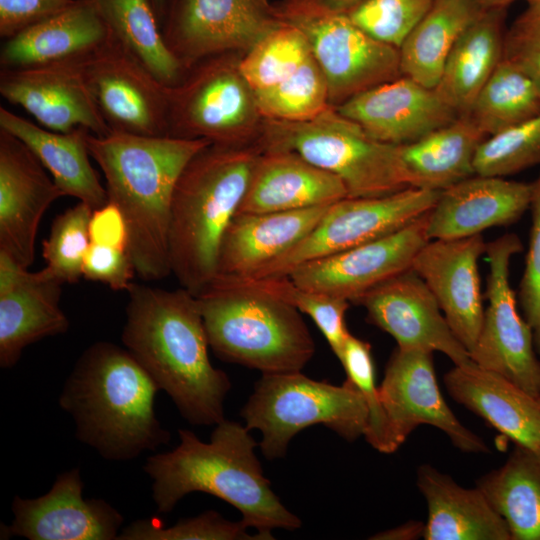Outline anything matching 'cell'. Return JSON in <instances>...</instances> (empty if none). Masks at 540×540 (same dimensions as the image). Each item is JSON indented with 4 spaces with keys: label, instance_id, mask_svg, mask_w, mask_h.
Returning a JSON list of instances; mask_svg holds the SVG:
<instances>
[{
    "label": "cell",
    "instance_id": "obj_39",
    "mask_svg": "<svg viewBox=\"0 0 540 540\" xmlns=\"http://www.w3.org/2000/svg\"><path fill=\"white\" fill-rule=\"evenodd\" d=\"M93 209L83 202L66 209L53 220L42 242L46 273L63 284L82 277L83 260L90 245L89 221Z\"/></svg>",
    "mask_w": 540,
    "mask_h": 540
},
{
    "label": "cell",
    "instance_id": "obj_45",
    "mask_svg": "<svg viewBox=\"0 0 540 540\" xmlns=\"http://www.w3.org/2000/svg\"><path fill=\"white\" fill-rule=\"evenodd\" d=\"M530 210V240L517 300L532 329L536 352L540 354V175L533 182Z\"/></svg>",
    "mask_w": 540,
    "mask_h": 540
},
{
    "label": "cell",
    "instance_id": "obj_11",
    "mask_svg": "<svg viewBox=\"0 0 540 540\" xmlns=\"http://www.w3.org/2000/svg\"><path fill=\"white\" fill-rule=\"evenodd\" d=\"M224 53L205 57L190 75L169 87V136L240 145L260 113L255 95Z\"/></svg>",
    "mask_w": 540,
    "mask_h": 540
},
{
    "label": "cell",
    "instance_id": "obj_47",
    "mask_svg": "<svg viewBox=\"0 0 540 540\" xmlns=\"http://www.w3.org/2000/svg\"><path fill=\"white\" fill-rule=\"evenodd\" d=\"M136 273L128 250L90 242L83 260L82 276L115 291L128 290Z\"/></svg>",
    "mask_w": 540,
    "mask_h": 540
},
{
    "label": "cell",
    "instance_id": "obj_22",
    "mask_svg": "<svg viewBox=\"0 0 540 540\" xmlns=\"http://www.w3.org/2000/svg\"><path fill=\"white\" fill-rule=\"evenodd\" d=\"M336 109L372 138L397 146L412 143L460 116L436 88L404 75L357 94Z\"/></svg>",
    "mask_w": 540,
    "mask_h": 540
},
{
    "label": "cell",
    "instance_id": "obj_25",
    "mask_svg": "<svg viewBox=\"0 0 540 540\" xmlns=\"http://www.w3.org/2000/svg\"><path fill=\"white\" fill-rule=\"evenodd\" d=\"M113 38L95 0H74L63 11L5 40L0 66L81 64Z\"/></svg>",
    "mask_w": 540,
    "mask_h": 540
},
{
    "label": "cell",
    "instance_id": "obj_54",
    "mask_svg": "<svg viewBox=\"0 0 540 540\" xmlns=\"http://www.w3.org/2000/svg\"><path fill=\"white\" fill-rule=\"evenodd\" d=\"M527 4H537L540 5V0H524Z\"/></svg>",
    "mask_w": 540,
    "mask_h": 540
},
{
    "label": "cell",
    "instance_id": "obj_17",
    "mask_svg": "<svg viewBox=\"0 0 540 540\" xmlns=\"http://www.w3.org/2000/svg\"><path fill=\"white\" fill-rule=\"evenodd\" d=\"M83 486L79 469L74 468L59 474L51 489L40 497L15 496L11 505L13 521L1 528V539H118L123 516L103 499H85Z\"/></svg>",
    "mask_w": 540,
    "mask_h": 540
},
{
    "label": "cell",
    "instance_id": "obj_9",
    "mask_svg": "<svg viewBox=\"0 0 540 540\" xmlns=\"http://www.w3.org/2000/svg\"><path fill=\"white\" fill-rule=\"evenodd\" d=\"M275 13L305 35L331 106L402 75L399 49L372 38L345 13L300 0H285Z\"/></svg>",
    "mask_w": 540,
    "mask_h": 540
},
{
    "label": "cell",
    "instance_id": "obj_31",
    "mask_svg": "<svg viewBox=\"0 0 540 540\" xmlns=\"http://www.w3.org/2000/svg\"><path fill=\"white\" fill-rule=\"evenodd\" d=\"M506 9H488L465 29L435 87L459 115L471 108L479 91L504 57Z\"/></svg>",
    "mask_w": 540,
    "mask_h": 540
},
{
    "label": "cell",
    "instance_id": "obj_52",
    "mask_svg": "<svg viewBox=\"0 0 540 540\" xmlns=\"http://www.w3.org/2000/svg\"><path fill=\"white\" fill-rule=\"evenodd\" d=\"M483 10L506 9L515 0H474Z\"/></svg>",
    "mask_w": 540,
    "mask_h": 540
},
{
    "label": "cell",
    "instance_id": "obj_6",
    "mask_svg": "<svg viewBox=\"0 0 540 540\" xmlns=\"http://www.w3.org/2000/svg\"><path fill=\"white\" fill-rule=\"evenodd\" d=\"M209 347L262 374L301 371L315 344L300 312L252 279L217 275L195 295Z\"/></svg>",
    "mask_w": 540,
    "mask_h": 540
},
{
    "label": "cell",
    "instance_id": "obj_46",
    "mask_svg": "<svg viewBox=\"0 0 540 540\" xmlns=\"http://www.w3.org/2000/svg\"><path fill=\"white\" fill-rule=\"evenodd\" d=\"M503 58L523 71L540 94V5L528 4L506 30Z\"/></svg>",
    "mask_w": 540,
    "mask_h": 540
},
{
    "label": "cell",
    "instance_id": "obj_40",
    "mask_svg": "<svg viewBox=\"0 0 540 540\" xmlns=\"http://www.w3.org/2000/svg\"><path fill=\"white\" fill-rule=\"evenodd\" d=\"M268 293L293 306L311 318L339 359L350 335L345 314L350 306L346 299L300 287L290 277L250 278Z\"/></svg>",
    "mask_w": 540,
    "mask_h": 540
},
{
    "label": "cell",
    "instance_id": "obj_10",
    "mask_svg": "<svg viewBox=\"0 0 540 540\" xmlns=\"http://www.w3.org/2000/svg\"><path fill=\"white\" fill-rule=\"evenodd\" d=\"M440 191L416 187L378 197H346L325 214L298 244L247 278L286 277L298 266L400 230L435 205Z\"/></svg>",
    "mask_w": 540,
    "mask_h": 540
},
{
    "label": "cell",
    "instance_id": "obj_50",
    "mask_svg": "<svg viewBox=\"0 0 540 540\" xmlns=\"http://www.w3.org/2000/svg\"><path fill=\"white\" fill-rule=\"evenodd\" d=\"M425 524L410 520L398 527L382 531L370 539L374 540H415L424 536Z\"/></svg>",
    "mask_w": 540,
    "mask_h": 540
},
{
    "label": "cell",
    "instance_id": "obj_26",
    "mask_svg": "<svg viewBox=\"0 0 540 540\" xmlns=\"http://www.w3.org/2000/svg\"><path fill=\"white\" fill-rule=\"evenodd\" d=\"M348 197L334 174L287 150L267 149L257 158L238 212H285L327 206Z\"/></svg>",
    "mask_w": 540,
    "mask_h": 540
},
{
    "label": "cell",
    "instance_id": "obj_36",
    "mask_svg": "<svg viewBox=\"0 0 540 540\" xmlns=\"http://www.w3.org/2000/svg\"><path fill=\"white\" fill-rule=\"evenodd\" d=\"M539 114L540 94L536 87L523 71L504 58L466 113L487 137Z\"/></svg>",
    "mask_w": 540,
    "mask_h": 540
},
{
    "label": "cell",
    "instance_id": "obj_8",
    "mask_svg": "<svg viewBox=\"0 0 540 540\" xmlns=\"http://www.w3.org/2000/svg\"><path fill=\"white\" fill-rule=\"evenodd\" d=\"M247 429L262 434L267 459L285 455L301 430L322 424L348 441L364 436L368 407L356 385L317 381L301 371L263 374L241 411Z\"/></svg>",
    "mask_w": 540,
    "mask_h": 540
},
{
    "label": "cell",
    "instance_id": "obj_41",
    "mask_svg": "<svg viewBox=\"0 0 540 540\" xmlns=\"http://www.w3.org/2000/svg\"><path fill=\"white\" fill-rule=\"evenodd\" d=\"M540 164V114L488 136L479 146L475 174L505 177Z\"/></svg>",
    "mask_w": 540,
    "mask_h": 540
},
{
    "label": "cell",
    "instance_id": "obj_13",
    "mask_svg": "<svg viewBox=\"0 0 540 540\" xmlns=\"http://www.w3.org/2000/svg\"><path fill=\"white\" fill-rule=\"evenodd\" d=\"M159 23L186 71L205 57L251 49L280 20L265 0H164Z\"/></svg>",
    "mask_w": 540,
    "mask_h": 540
},
{
    "label": "cell",
    "instance_id": "obj_29",
    "mask_svg": "<svg viewBox=\"0 0 540 540\" xmlns=\"http://www.w3.org/2000/svg\"><path fill=\"white\" fill-rule=\"evenodd\" d=\"M426 499L425 540H512L505 520L476 486L464 488L431 465L417 470Z\"/></svg>",
    "mask_w": 540,
    "mask_h": 540
},
{
    "label": "cell",
    "instance_id": "obj_38",
    "mask_svg": "<svg viewBox=\"0 0 540 540\" xmlns=\"http://www.w3.org/2000/svg\"><path fill=\"white\" fill-rule=\"evenodd\" d=\"M254 95L260 115L269 120L307 121L331 106L326 79L312 55L290 77Z\"/></svg>",
    "mask_w": 540,
    "mask_h": 540
},
{
    "label": "cell",
    "instance_id": "obj_44",
    "mask_svg": "<svg viewBox=\"0 0 540 540\" xmlns=\"http://www.w3.org/2000/svg\"><path fill=\"white\" fill-rule=\"evenodd\" d=\"M433 0H363L350 11V20L372 38L400 48Z\"/></svg>",
    "mask_w": 540,
    "mask_h": 540
},
{
    "label": "cell",
    "instance_id": "obj_28",
    "mask_svg": "<svg viewBox=\"0 0 540 540\" xmlns=\"http://www.w3.org/2000/svg\"><path fill=\"white\" fill-rule=\"evenodd\" d=\"M449 395L515 445L540 448V401L505 377L474 362L444 375Z\"/></svg>",
    "mask_w": 540,
    "mask_h": 540
},
{
    "label": "cell",
    "instance_id": "obj_49",
    "mask_svg": "<svg viewBox=\"0 0 540 540\" xmlns=\"http://www.w3.org/2000/svg\"><path fill=\"white\" fill-rule=\"evenodd\" d=\"M90 242L128 250L129 235L124 216L111 202L92 211L89 221Z\"/></svg>",
    "mask_w": 540,
    "mask_h": 540
},
{
    "label": "cell",
    "instance_id": "obj_21",
    "mask_svg": "<svg viewBox=\"0 0 540 540\" xmlns=\"http://www.w3.org/2000/svg\"><path fill=\"white\" fill-rule=\"evenodd\" d=\"M0 94L23 107L51 131L84 127L96 136L111 132L101 116L80 64L0 69Z\"/></svg>",
    "mask_w": 540,
    "mask_h": 540
},
{
    "label": "cell",
    "instance_id": "obj_35",
    "mask_svg": "<svg viewBox=\"0 0 540 540\" xmlns=\"http://www.w3.org/2000/svg\"><path fill=\"white\" fill-rule=\"evenodd\" d=\"M113 36L164 85L172 87L185 74L167 48L151 0H95Z\"/></svg>",
    "mask_w": 540,
    "mask_h": 540
},
{
    "label": "cell",
    "instance_id": "obj_30",
    "mask_svg": "<svg viewBox=\"0 0 540 540\" xmlns=\"http://www.w3.org/2000/svg\"><path fill=\"white\" fill-rule=\"evenodd\" d=\"M0 129L24 142L51 174L64 196H72L93 210L108 203L106 188L90 162L86 128L62 133L44 129L0 107Z\"/></svg>",
    "mask_w": 540,
    "mask_h": 540
},
{
    "label": "cell",
    "instance_id": "obj_15",
    "mask_svg": "<svg viewBox=\"0 0 540 540\" xmlns=\"http://www.w3.org/2000/svg\"><path fill=\"white\" fill-rule=\"evenodd\" d=\"M391 438L398 449L419 425L443 431L464 452H487L485 442L457 419L439 389L433 352L398 347L386 365L378 387Z\"/></svg>",
    "mask_w": 540,
    "mask_h": 540
},
{
    "label": "cell",
    "instance_id": "obj_34",
    "mask_svg": "<svg viewBox=\"0 0 540 540\" xmlns=\"http://www.w3.org/2000/svg\"><path fill=\"white\" fill-rule=\"evenodd\" d=\"M477 487L505 520L512 540H540V448L515 445Z\"/></svg>",
    "mask_w": 540,
    "mask_h": 540
},
{
    "label": "cell",
    "instance_id": "obj_14",
    "mask_svg": "<svg viewBox=\"0 0 540 540\" xmlns=\"http://www.w3.org/2000/svg\"><path fill=\"white\" fill-rule=\"evenodd\" d=\"M80 67L111 132L169 136V87L115 37Z\"/></svg>",
    "mask_w": 540,
    "mask_h": 540
},
{
    "label": "cell",
    "instance_id": "obj_18",
    "mask_svg": "<svg viewBox=\"0 0 540 540\" xmlns=\"http://www.w3.org/2000/svg\"><path fill=\"white\" fill-rule=\"evenodd\" d=\"M63 196L27 145L0 129V251L29 268L40 221Z\"/></svg>",
    "mask_w": 540,
    "mask_h": 540
},
{
    "label": "cell",
    "instance_id": "obj_51",
    "mask_svg": "<svg viewBox=\"0 0 540 540\" xmlns=\"http://www.w3.org/2000/svg\"><path fill=\"white\" fill-rule=\"evenodd\" d=\"M333 12L347 13L363 0H300Z\"/></svg>",
    "mask_w": 540,
    "mask_h": 540
},
{
    "label": "cell",
    "instance_id": "obj_4",
    "mask_svg": "<svg viewBox=\"0 0 540 540\" xmlns=\"http://www.w3.org/2000/svg\"><path fill=\"white\" fill-rule=\"evenodd\" d=\"M160 388L132 354L100 341L77 360L59 396L75 422L77 439L111 461H127L168 444L156 417Z\"/></svg>",
    "mask_w": 540,
    "mask_h": 540
},
{
    "label": "cell",
    "instance_id": "obj_12",
    "mask_svg": "<svg viewBox=\"0 0 540 540\" xmlns=\"http://www.w3.org/2000/svg\"><path fill=\"white\" fill-rule=\"evenodd\" d=\"M522 250L520 238L513 233L487 243L488 307L469 354L479 367L505 377L540 401V361L533 332L518 311L517 295L509 281L511 258Z\"/></svg>",
    "mask_w": 540,
    "mask_h": 540
},
{
    "label": "cell",
    "instance_id": "obj_43",
    "mask_svg": "<svg viewBox=\"0 0 540 540\" xmlns=\"http://www.w3.org/2000/svg\"><path fill=\"white\" fill-rule=\"evenodd\" d=\"M242 520L225 519L216 511H206L200 515L180 519L170 527H164L158 520H136L119 533L120 540H263L258 534L247 532Z\"/></svg>",
    "mask_w": 540,
    "mask_h": 540
},
{
    "label": "cell",
    "instance_id": "obj_2",
    "mask_svg": "<svg viewBox=\"0 0 540 540\" xmlns=\"http://www.w3.org/2000/svg\"><path fill=\"white\" fill-rule=\"evenodd\" d=\"M209 141L112 131L87 135L90 156L106 181L108 202L122 212L136 274L156 281L171 274L169 221L177 181Z\"/></svg>",
    "mask_w": 540,
    "mask_h": 540
},
{
    "label": "cell",
    "instance_id": "obj_23",
    "mask_svg": "<svg viewBox=\"0 0 540 540\" xmlns=\"http://www.w3.org/2000/svg\"><path fill=\"white\" fill-rule=\"evenodd\" d=\"M63 283L41 269L30 272L0 251V367L12 368L25 347L64 334L70 326L60 307Z\"/></svg>",
    "mask_w": 540,
    "mask_h": 540
},
{
    "label": "cell",
    "instance_id": "obj_1",
    "mask_svg": "<svg viewBox=\"0 0 540 540\" xmlns=\"http://www.w3.org/2000/svg\"><path fill=\"white\" fill-rule=\"evenodd\" d=\"M122 342L192 425L224 420L231 388L213 367L196 297L184 288L165 290L132 283L127 290Z\"/></svg>",
    "mask_w": 540,
    "mask_h": 540
},
{
    "label": "cell",
    "instance_id": "obj_7",
    "mask_svg": "<svg viewBox=\"0 0 540 540\" xmlns=\"http://www.w3.org/2000/svg\"><path fill=\"white\" fill-rule=\"evenodd\" d=\"M268 124L264 150L295 152L336 175L348 197H378L412 187L401 146L372 138L333 106L307 121Z\"/></svg>",
    "mask_w": 540,
    "mask_h": 540
},
{
    "label": "cell",
    "instance_id": "obj_37",
    "mask_svg": "<svg viewBox=\"0 0 540 540\" xmlns=\"http://www.w3.org/2000/svg\"><path fill=\"white\" fill-rule=\"evenodd\" d=\"M311 55L305 35L295 26L280 21L249 49L238 62V68L256 93L290 77Z\"/></svg>",
    "mask_w": 540,
    "mask_h": 540
},
{
    "label": "cell",
    "instance_id": "obj_42",
    "mask_svg": "<svg viewBox=\"0 0 540 540\" xmlns=\"http://www.w3.org/2000/svg\"><path fill=\"white\" fill-rule=\"evenodd\" d=\"M347 379L362 393L368 407V424L364 434L366 441L382 453L396 451L387 416L375 383V367L368 342L349 335L339 358Z\"/></svg>",
    "mask_w": 540,
    "mask_h": 540
},
{
    "label": "cell",
    "instance_id": "obj_33",
    "mask_svg": "<svg viewBox=\"0 0 540 540\" xmlns=\"http://www.w3.org/2000/svg\"><path fill=\"white\" fill-rule=\"evenodd\" d=\"M482 11L474 0H433L399 48L402 75L435 88L454 45Z\"/></svg>",
    "mask_w": 540,
    "mask_h": 540
},
{
    "label": "cell",
    "instance_id": "obj_32",
    "mask_svg": "<svg viewBox=\"0 0 540 540\" xmlns=\"http://www.w3.org/2000/svg\"><path fill=\"white\" fill-rule=\"evenodd\" d=\"M487 136L466 114L401 146L411 186L442 191L475 175L477 150Z\"/></svg>",
    "mask_w": 540,
    "mask_h": 540
},
{
    "label": "cell",
    "instance_id": "obj_19",
    "mask_svg": "<svg viewBox=\"0 0 540 540\" xmlns=\"http://www.w3.org/2000/svg\"><path fill=\"white\" fill-rule=\"evenodd\" d=\"M355 304L364 307L367 321L391 335L398 347L438 351L454 365L473 363L435 297L412 269L367 292Z\"/></svg>",
    "mask_w": 540,
    "mask_h": 540
},
{
    "label": "cell",
    "instance_id": "obj_53",
    "mask_svg": "<svg viewBox=\"0 0 540 540\" xmlns=\"http://www.w3.org/2000/svg\"><path fill=\"white\" fill-rule=\"evenodd\" d=\"M151 2L153 4V7H154V9L156 11V14H157L158 20H159L160 16H161V13H162L164 0H151Z\"/></svg>",
    "mask_w": 540,
    "mask_h": 540
},
{
    "label": "cell",
    "instance_id": "obj_16",
    "mask_svg": "<svg viewBox=\"0 0 540 540\" xmlns=\"http://www.w3.org/2000/svg\"><path fill=\"white\" fill-rule=\"evenodd\" d=\"M428 213L379 239L304 263L288 277L300 287L356 303L382 283L412 269L429 241Z\"/></svg>",
    "mask_w": 540,
    "mask_h": 540
},
{
    "label": "cell",
    "instance_id": "obj_48",
    "mask_svg": "<svg viewBox=\"0 0 540 540\" xmlns=\"http://www.w3.org/2000/svg\"><path fill=\"white\" fill-rule=\"evenodd\" d=\"M74 0H0V36L10 39L54 16Z\"/></svg>",
    "mask_w": 540,
    "mask_h": 540
},
{
    "label": "cell",
    "instance_id": "obj_5",
    "mask_svg": "<svg viewBox=\"0 0 540 540\" xmlns=\"http://www.w3.org/2000/svg\"><path fill=\"white\" fill-rule=\"evenodd\" d=\"M260 151L209 144L180 175L169 221L171 273L197 295L217 274L220 245L246 194Z\"/></svg>",
    "mask_w": 540,
    "mask_h": 540
},
{
    "label": "cell",
    "instance_id": "obj_20",
    "mask_svg": "<svg viewBox=\"0 0 540 540\" xmlns=\"http://www.w3.org/2000/svg\"><path fill=\"white\" fill-rule=\"evenodd\" d=\"M486 247L481 234L432 239L420 249L412 265L468 352L478 339L484 318L478 261Z\"/></svg>",
    "mask_w": 540,
    "mask_h": 540
},
{
    "label": "cell",
    "instance_id": "obj_24",
    "mask_svg": "<svg viewBox=\"0 0 540 540\" xmlns=\"http://www.w3.org/2000/svg\"><path fill=\"white\" fill-rule=\"evenodd\" d=\"M533 182L475 174L442 191L428 212L427 236L456 239L516 222L530 209Z\"/></svg>",
    "mask_w": 540,
    "mask_h": 540
},
{
    "label": "cell",
    "instance_id": "obj_3",
    "mask_svg": "<svg viewBox=\"0 0 540 540\" xmlns=\"http://www.w3.org/2000/svg\"><path fill=\"white\" fill-rule=\"evenodd\" d=\"M249 431L224 419L216 424L210 441L203 442L192 431L179 429V445L148 457L143 466L153 480L157 511L169 513L187 494L204 492L238 509L243 523L263 540L274 539L276 528H299L300 519L281 503L264 476L255 454L259 444Z\"/></svg>",
    "mask_w": 540,
    "mask_h": 540
},
{
    "label": "cell",
    "instance_id": "obj_27",
    "mask_svg": "<svg viewBox=\"0 0 540 540\" xmlns=\"http://www.w3.org/2000/svg\"><path fill=\"white\" fill-rule=\"evenodd\" d=\"M328 206L285 212H237L220 245L216 276L252 277L303 240Z\"/></svg>",
    "mask_w": 540,
    "mask_h": 540
}]
</instances>
